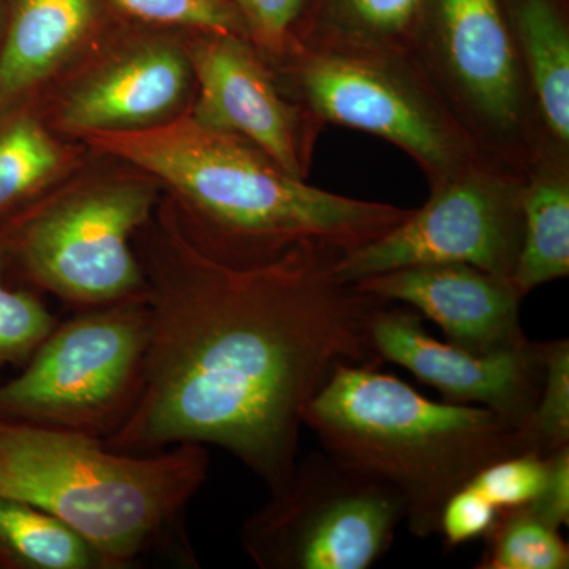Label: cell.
<instances>
[{
  "instance_id": "cell-20",
  "label": "cell",
  "mask_w": 569,
  "mask_h": 569,
  "mask_svg": "<svg viewBox=\"0 0 569 569\" xmlns=\"http://www.w3.org/2000/svg\"><path fill=\"white\" fill-rule=\"evenodd\" d=\"M0 565L22 569H104L96 549L61 519L0 498Z\"/></svg>"
},
{
  "instance_id": "cell-4",
  "label": "cell",
  "mask_w": 569,
  "mask_h": 569,
  "mask_svg": "<svg viewBox=\"0 0 569 569\" xmlns=\"http://www.w3.org/2000/svg\"><path fill=\"white\" fill-rule=\"evenodd\" d=\"M209 466L203 445L130 455L100 438L0 418V498L61 519L96 549L104 569L130 568L186 538L183 516Z\"/></svg>"
},
{
  "instance_id": "cell-12",
  "label": "cell",
  "mask_w": 569,
  "mask_h": 569,
  "mask_svg": "<svg viewBox=\"0 0 569 569\" xmlns=\"http://www.w3.org/2000/svg\"><path fill=\"white\" fill-rule=\"evenodd\" d=\"M194 97L189 114L268 153L287 173L309 178L325 129L284 96L263 54L242 33L186 32Z\"/></svg>"
},
{
  "instance_id": "cell-10",
  "label": "cell",
  "mask_w": 569,
  "mask_h": 569,
  "mask_svg": "<svg viewBox=\"0 0 569 569\" xmlns=\"http://www.w3.org/2000/svg\"><path fill=\"white\" fill-rule=\"evenodd\" d=\"M527 174L479 160L429 187V200L376 241L340 258L339 274L366 277L419 264L466 263L511 280L523 231Z\"/></svg>"
},
{
  "instance_id": "cell-11",
  "label": "cell",
  "mask_w": 569,
  "mask_h": 569,
  "mask_svg": "<svg viewBox=\"0 0 569 569\" xmlns=\"http://www.w3.org/2000/svg\"><path fill=\"white\" fill-rule=\"evenodd\" d=\"M193 97L186 32L140 26L103 32L37 103L56 132L81 142L174 121Z\"/></svg>"
},
{
  "instance_id": "cell-14",
  "label": "cell",
  "mask_w": 569,
  "mask_h": 569,
  "mask_svg": "<svg viewBox=\"0 0 569 569\" xmlns=\"http://www.w3.org/2000/svg\"><path fill=\"white\" fill-rule=\"evenodd\" d=\"M353 283L367 295L417 310L440 326L447 342L471 353H500L530 342L520 325L522 296L511 280L477 266H410Z\"/></svg>"
},
{
  "instance_id": "cell-6",
  "label": "cell",
  "mask_w": 569,
  "mask_h": 569,
  "mask_svg": "<svg viewBox=\"0 0 569 569\" xmlns=\"http://www.w3.org/2000/svg\"><path fill=\"white\" fill-rule=\"evenodd\" d=\"M269 66L284 96L321 126L383 138L417 162L429 187L489 160L413 52L328 50L293 41Z\"/></svg>"
},
{
  "instance_id": "cell-13",
  "label": "cell",
  "mask_w": 569,
  "mask_h": 569,
  "mask_svg": "<svg viewBox=\"0 0 569 569\" xmlns=\"http://www.w3.org/2000/svg\"><path fill=\"white\" fill-rule=\"evenodd\" d=\"M422 320L407 306L378 307L369 323L378 358L410 370L447 402L488 408L516 430L526 425L545 381L542 342L475 355L433 339Z\"/></svg>"
},
{
  "instance_id": "cell-27",
  "label": "cell",
  "mask_w": 569,
  "mask_h": 569,
  "mask_svg": "<svg viewBox=\"0 0 569 569\" xmlns=\"http://www.w3.org/2000/svg\"><path fill=\"white\" fill-rule=\"evenodd\" d=\"M500 509L468 482L448 498L441 509L437 533L443 538L445 549L466 546L475 539H482L492 529Z\"/></svg>"
},
{
  "instance_id": "cell-1",
  "label": "cell",
  "mask_w": 569,
  "mask_h": 569,
  "mask_svg": "<svg viewBox=\"0 0 569 569\" xmlns=\"http://www.w3.org/2000/svg\"><path fill=\"white\" fill-rule=\"evenodd\" d=\"M134 249L151 343L140 400L104 445L130 455L211 445L279 492L299 459L306 407L337 367L383 362L369 323L388 301L342 279L347 252L336 247L223 263L187 234L164 192Z\"/></svg>"
},
{
  "instance_id": "cell-22",
  "label": "cell",
  "mask_w": 569,
  "mask_h": 569,
  "mask_svg": "<svg viewBox=\"0 0 569 569\" xmlns=\"http://www.w3.org/2000/svg\"><path fill=\"white\" fill-rule=\"evenodd\" d=\"M545 381L537 407L518 430L527 452L548 458L569 445V342H542Z\"/></svg>"
},
{
  "instance_id": "cell-28",
  "label": "cell",
  "mask_w": 569,
  "mask_h": 569,
  "mask_svg": "<svg viewBox=\"0 0 569 569\" xmlns=\"http://www.w3.org/2000/svg\"><path fill=\"white\" fill-rule=\"evenodd\" d=\"M548 473L530 507L557 527L569 526V445L546 458Z\"/></svg>"
},
{
  "instance_id": "cell-9",
  "label": "cell",
  "mask_w": 569,
  "mask_h": 569,
  "mask_svg": "<svg viewBox=\"0 0 569 569\" xmlns=\"http://www.w3.org/2000/svg\"><path fill=\"white\" fill-rule=\"evenodd\" d=\"M406 518L397 490L317 449L246 520L241 545L260 569H367L387 556Z\"/></svg>"
},
{
  "instance_id": "cell-15",
  "label": "cell",
  "mask_w": 569,
  "mask_h": 569,
  "mask_svg": "<svg viewBox=\"0 0 569 569\" xmlns=\"http://www.w3.org/2000/svg\"><path fill=\"white\" fill-rule=\"evenodd\" d=\"M102 33L96 0H14L0 36V116L37 102Z\"/></svg>"
},
{
  "instance_id": "cell-19",
  "label": "cell",
  "mask_w": 569,
  "mask_h": 569,
  "mask_svg": "<svg viewBox=\"0 0 569 569\" xmlns=\"http://www.w3.org/2000/svg\"><path fill=\"white\" fill-rule=\"evenodd\" d=\"M427 0H309L295 43L343 51L413 52Z\"/></svg>"
},
{
  "instance_id": "cell-3",
  "label": "cell",
  "mask_w": 569,
  "mask_h": 569,
  "mask_svg": "<svg viewBox=\"0 0 569 569\" xmlns=\"http://www.w3.org/2000/svg\"><path fill=\"white\" fill-rule=\"evenodd\" d=\"M302 421L326 455L403 497L419 539L437 533L448 498L482 468L527 452L488 408L427 399L380 366L337 367Z\"/></svg>"
},
{
  "instance_id": "cell-5",
  "label": "cell",
  "mask_w": 569,
  "mask_h": 569,
  "mask_svg": "<svg viewBox=\"0 0 569 569\" xmlns=\"http://www.w3.org/2000/svg\"><path fill=\"white\" fill-rule=\"evenodd\" d=\"M162 194L144 171L91 149L77 173L0 230L7 261L77 310L146 298L134 238Z\"/></svg>"
},
{
  "instance_id": "cell-23",
  "label": "cell",
  "mask_w": 569,
  "mask_h": 569,
  "mask_svg": "<svg viewBox=\"0 0 569 569\" xmlns=\"http://www.w3.org/2000/svg\"><path fill=\"white\" fill-rule=\"evenodd\" d=\"M6 247L0 238V372L24 362L58 325L43 299L26 288H10Z\"/></svg>"
},
{
  "instance_id": "cell-17",
  "label": "cell",
  "mask_w": 569,
  "mask_h": 569,
  "mask_svg": "<svg viewBox=\"0 0 569 569\" xmlns=\"http://www.w3.org/2000/svg\"><path fill=\"white\" fill-rule=\"evenodd\" d=\"M550 151L569 156V22L560 0H503Z\"/></svg>"
},
{
  "instance_id": "cell-18",
  "label": "cell",
  "mask_w": 569,
  "mask_h": 569,
  "mask_svg": "<svg viewBox=\"0 0 569 569\" xmlns=\"http://www.w3.org/2000/svg\"><path fill=\"white\" fill-rule=\"evenodd\" d=\"M522 212L512 284L526 299L535 288L569 274V157L545 153L531 164Z\"/></svg>"
},
{
  "instance_id": "cell-24",
  "label": "cell",
  "mask_w": 569,
  "mask_h": 569,
  "mask_svg": "<svg viewBox=\"0 0 569 569\" xmlns=\"http://www.w3.org/2000/svg\"><path fill=\"white\" fill-rule=\"evenodd\" d=\"M130 21L178 32H234L244 26L230 0H108Z\"/></svg>"
},
{
  "instance_id": "cell-26",
  "label": "cell",
  "mask_w": 569,
  "mask_h": 569,
  "mask_svg": "<svg viewBox=\"0 0 569 569\" xmlns=\"http://www.w3.org/2000/svg\"><path fill=\"white\" fill-rule=\"evenodd\" d=\"M238 11L247 39L268 62H274L293 43L305 17L307 0H230Z\"/></svg>"
},
{
  "instance_id": "cell-2",
  "label": "cell",
  "mask_w": 569,
  "mask_h": 569,
  "mask_svg": "<svg viewBox=\"0 0 569 569\" xmlns=\"http://www.w3.org/2000/svg\"><path fill=\"white\" fill-rule=\"evenodd\" d=\"M81 142L156 179L187 234L228 264L266 263L306 244L350 252L413 211L310 186L252 142L204 126L189 112L151 129Z\"/></svg>"
},
{
  "instance_id": "cell-25",
  "label": "cell",
  "mask_w": 569,
  "mask_h": 569,
  "mask_svg": "<svg viewBox=\"0 0 569 569\" xmlns=\"http://www.w3.org/2000/svg\"><path fill=\"white\" fill-rule=\"evenodd\" d=\"M546 473V458L535 452H522L482 468L470 485L488 498L493 507L505 511L530 505L541 492Z\"/></svg>"
},
{
  "instance_id": "cell-16",
  "label": "cell",
  "mask_w": 569,
  "mask_h": 569,
  "mask_svg": "<svg viewBox=\"0 0 569 569\" xmlns=\"http://www.w3.org/2000/svg\"><path fill=\"white\" fill-rule=\"evenodd\" d=\"M91 149L56 132L39 103L0 116V230L84 164Z\"/></svg>"
},
{
  "instance_id": "cell-21",
  "label": "cell",
  "mask_w": 569,
  "mask_h": 569,
  "mask_svg": "<svg viewBox=\"0 0 569 569\" xmlns=\"http://www.w3.org/2000/svg\"><path fill=\"white\" fill-rule=\"evenodd\" d=\"M478 569H568L569 546L560 527L530 505L500 511L485 538Z\"/></svg>"
},
{
  "instance_id": "cell-7",
  "label": "cell",
  "mask_w": 569,
  "mask_h": 569,
  "mask_svg": "<svg viewBox=\"0 0 569 569\" xmlns=\"http://www.w3.org/2000/svg\"><path fill=\"white\" fill-rule=\"evenodd\" d=\"M151 332L146 298L77 310L0 385V418L111 437L140 400Z\"/></svg>"
},
{
  "instance_id": "cell-8",
  "label": "cell",
  "mask_w": 569,
  "mask_h": 569,
  "mask_svg": "<svg viewBox=\"0 0 569 569\" xmlns=\"http://www.w3.org/2000/svg\"><path fill=\"white\" fill-rule=\"evenodd\" d=\"M413 54L490 162L527 174L557 153L539 126L503 0H427Z\"/></svg>"
}]
</instances>
